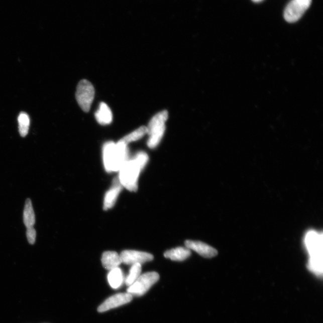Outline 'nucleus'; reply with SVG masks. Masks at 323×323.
<instances>
[{
    "instance_id": "17",
    "label": "nucleus",
    "mask_w": 323,
    "mask_h": 323,
    "mask_svg": "<svg viewBox=\"0 0 323 323\" xmlns=\"http://www.w3.org/2000/svg\"><path fill=\"white\" fill-rule=\"evenodd\" d=\"M147 134V127H141L139 128H138L136 130H135L133 132H132L130 134L127 135V136L122 138V139L119 141H121V142H123L128 145V144L130 143L136 142V141L142 139V138Z\"/></svg>"
},
{
    "instance_id": "11",
    "label": "nucleus",
    "mask_w": 323,
    "mask_h": 323,
    "mask_svg": "<svg viewBox=\"0 0 323 323\" xmlns=\"http://www.w3.org/2000/svg\"><path fill=\"white\" fill-rule=\"evenodd\" d=\"M122 187L123 186L119 181V177H116L113 182L111 189L105 194L104 202H103V209L107 210L115 205L119 193L121 192Z\"/></svg>"
},
{
    "instance_id": "6",
    "label": "nucleus",
    "mask_w": 323,
    "mask_h": 323,
    "mask_svg": "<svg viewBox=\"0 0 323 323\" xmlns=\"http://www.w3.org/2000/svg\"><path fill=\"white\" fill-rule=\"evenodd\" d=\"M312 0H291L284 11V19L288 23L299 20L311 4Z\"/></svg>"
},
{
    "instance_id": "1",
    "label": "nucleus",
    "mask_w": 323,
    "mask_h": 323,
    "mask_svg": "<svg viewBox=\"0 0 323 323\" xmlns=\"http://www.w3.org/2000/svg\"><path fill=\"white\" fill-rule=\"evenodd\" d=\"M129 150L128 145L119 141L117 143L109 142L103 146V161L105 170L116 172L128 161Z\"/></svg>"
},
{
    "instance_id": "5",
    "label": "nucleus",
    "mask_w": 323,
    "mask_h": 323,
    "mask_svg": "<svg viewBox=\"0 0 323 323\" xmlns=\"http://www.w3.org/2000/svg\"><path fill=\"white\" fill-rule=\"evenodd\" d=\"M78 104L84 112L90 111L95 97V89L88 80H81L78 84L76 93Z\"/></svg>"
},
{
    "instance_id": "21",
    "label": "nucleus",
    "mask_w": 323,
    "mask_h": 323,
    "mask_svg": "<svg viewBox=\"0 0 323 323\" xmlns=\"http://www.w3.org/2000/svg\"><path fill=\"white\" fill-rule=\"evenodd\" d=\"M36 235V231L33 227L27 228V237L28 242H29L30 244H34L35 243Z\"/></svg>"
},
{
    "instance_id": "22",
    "label": "nucleus",
    "mask_w": 323,
    "mask_h": 323,
    "mask_svg": "<svg viewBox=\"0 0 323 323\" xmlns=\"http://www.w3.org/2000/svg\"><path fill=\"white\" fill-rule=\"evenodd\" d=\"M252 1L255 3H259L263 1V0H252Z\"/></svg>"
},
{
    "instance_id": "7",
    "label": "nucleus",
    "mask_w": 323,
    "mask_h": 323,
    "mask_svg": "<svg viewBox=\"0 0 323 323\" xmlns=\"http://www.w3.org/2000/svg\"><path fill=\"white\" fill-rule=\"evenodd\" d=\"M305 244L310 258H322V235L315 231H309L305 237Z\"/></svg>"
},
{
    "instance_id": "4",
    "label": "nucleus",
    "mask_w": 323,
    "mask_h": 323,
    "mask_svg": "<svg viewBox=\"0 0 323 323\" xmlns=\"http://www.w3.org/2000/svg\"><path fill=\"white\" fill-rule=\"evenodd\" d=\"M159 280V275L156 272L145 273L140 275L128 288L127 293L133 296H143Z\"/></svg>"
},
{
    "instance_id": "9",
    "label": "nucleus",
    "mask_w": 323,
    "mask_h": 323,
    "mask_svg": "<svg viewBox=\"0 0 323 323\" xmlns=\"http://www.w3.org/2000/svg\"><path fill=\"white\" fill-rule=\"evenodd\" d=\"M133 297V296L128 293L115 294V295L109 297L98 307V311L103 312L125 305V304L131 302Z\"/></svg>"
},
{
    "instance_id": "15",
    "label": "nucleus",
    "mask_w": 323,
    "mask_h": 323,
    "mask_svg": "<svg viewBox=\"0 0 323 323\" xmlns=\"http://www.w3.org/2000/svg\"><path fill=\"white\" fill-rule=\"evenodd\" d=\"M107 278L110 285L114 289L120 288L124 281L123 272L119 267L110 271Z\"/></svg>"
},
{
    "instance_id": "8",
    "label": "nucleus",
    "mask_w": 323,
    "mask_h": 323,
    "mask_svg": "<svg viewBox=\"0 0 323 323\" xmlns=\"http://www.w3.org/2000/svg\"><path fill=\"white\" fill-rule=\"evenodd\" d=\"M120 257L122 263L128 265L137 263L142 265L153 259V256L151 254L136 250H125L121 253Z\"/></svg>"
},
{
    "instance_id": "18",
    "label": "nucleus",
    "mask_w": 323,
    "mask_h": 323,
    "mask_svg": "<svg viewBox=\"0 0 323 323\" xmlns=\"http://www.w3.org/2000/svg\"><path fill=\"white\" fill-rule=\"evenodd\" d=\"M19 131L22 137H25L29 131L30 126V119L26 113L22 112L19 115L18 118Z\"/></svg>"
},
{
    "instance_id": "14",
    "label": "nucleus",
    "mask_w": 323,
    "mask_h": 323,
    "mask_svg": "<svg viewBox=\"0 0 323 323\" xmlns=\"http://www.w3.org/2000/svg\"><path fill=\"white\" fill-rule=\"evenodd\" d=\"M191 252L187 248L178 247L167 251L164 253L165 258L169 259L174 261H183L189 258Z\"/></svg>"
},
{
    "instance_id": "20",
    "label": "nucleus",
    "mask_w": 323,
    "mask_h": 323,
    "mask_svg": "<svg viewBox=\"0 0 323 323\" xmlns=\"http://www.w3.org/2000/svg\"><path fill=\"white\" fill-rule=\"evenodd\" d=\"M134 158L136 159L137 162L139 163L141 167H142L143 169L145 167L147 162L149 161L148 155H147V153L144 152L138 153Z\"/></svg>"
},
{
    "instance_id": "2",
    "label": "nucleus",
    "mask_w": 323,
    "mask_h": 323,
    "mask_svg": "<svg viewBox=\"0 0 323 323\" xmlns=\"http://www.w3.org/2000/svg\"><path fill=\"white\" fill-rule=\"evenodd\" d=\"M168 118V112L163 111L158 113L150 120L147 127L149 140L147 146L150 149H154L161 142L165 131V124Z\"/></svg>"
},
{
    "instance_id": "16",
    "label": "nucleus",
    "mask_w": 323,
    "mask_h": 323,
    "mask_svg": "<svg viewBox=\"0 0 323 323\" xmlns=\"http://www.w3.org/2000/svg\"><path fill=\"white\" fill-rule=\"evenodd\" d=\"M24 223L27 228L34 227L36 223V216L34 213L32 202L27 199L24 210Z\"/></svg>"
},
{
    "instance_id": "12",
    "label": "nucleus",
    "mask_w": 323,
    "mask_h": 323,
    "mask_svg": "<svg viewBox=\"0 0 323 323\" xmlns=\"http://www.w3.org/2000/svg\"><path fill=\"white\" fill-rule=\"evenodd\" d=\"M101 262L103 267L109 271L118 268L122 263L120 255L115 252L103 253Z\"/></svg>"
},
{
    "instance_id": "13",
    "label": "nucleus",
    "mask_w": 323,
    "mask_h": 323,
    "mask_svg": "<svg viewBox=\"0 0 323 323\" xmlns=\"http://www.w3.org/2000/svg\"><path fill=\"white\" fill-rule=\"evenodd\" d=\"M95 118L98 123L101 125H109L113 121L111 109L104 102H101L99 109L95 113Z\"/></svg>"
},
{
    "instance_id": "10",
    "label": "nucleus",
    "mask_w": 323,
    "mask_h": 323,
    "mask_svg": "<svg viewBox=\"0 0 323 323\" xmlns=\"http://www.w3.org/2000/svg\"><path fill=\"white\" fill-rule=\"evenodd\" d=\"M185 245L188 249L194 250L205 258H214L218 254V251L214 248L200 241L187 240Z\"/></svg>"
},
{
    "instance_id": "3",
    "label": "nucleus",
    "mask_w": 323,
    "mask_h": 323,
    "mask_svg": "<svg viewBox=\"0 0 323 323\" xmlns=\"http://www.w3.org/2000/svg\"><path fill=\"white\" fill-rule=\"evenodd\" d=\"M142 170L143 169L136 159L128 160L119 170L118 177L122 186L131 192H136L138 179Z\"/></svg>"
},
{
    "instance_id": "19",
    "label": "nucleus",
    "mask_w": 323,
    "mask_h": 323,
    "mask_svg": "<svg viewBox=\"0 0 323 323\" xmlns=\"http://www.w3.org/2000/svg\"><path fill=\"white\" fill-rule=\"evenodd\" d=\"M142 269V265L139 264V263L132 265L129 274H128L126 280H125V284L128 286L130 287L140 277Z\"/></svg>"
}]
</instances>
